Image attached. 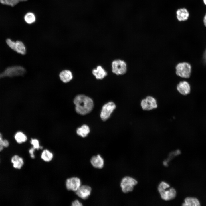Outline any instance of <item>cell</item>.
Masks as SVG:
<instances>
[{
    "instance_id": "6da1fadb",
    "label": "cell",
    "mask_w": 206,
    "mask_h": 206,
    "mask_svg": "<svg viewBox=\"0 0 206 206\" xmlns=\"http://www.w3.org/2000/svg\"><path fill=\"white\" fill-rule=\"evenodd\" d=\"M76 112L78 114L85 115L90 112L93 108V102L90 97L84 95L76 96L74 100Z\"/></svg>"
},
{
    "instance_id": "7a4b0ae2",
    "label": "cell",
    "mask_w": 206,
    "mask_h": 206,
    "mask_svg": "<svg viewBox=\"0 0 206 206\" xmlns=\"http://www.w3.org/2000/svg\"><path fill=\"white\" fill-rule=\"evenodd\" d=\"M158 189L161 198L165 200H173L176 196V192L175 189L173 187L170 188V185L163 181L160 183Z\"/></svg>"
},
{
    "instance_id": "3957f363",
    "label": "cell",
    "mask_w": 206,
    "mask_h": 206,
    "mask_svg": "<svg viewBox=\"0 0 206 206\" xmlns=\"http://www.w3.org/2000/svg\"><path fill=\"white\" fill-rule=\"evenodd\" d=\"M191 66L187 62H179L175 66V74L177 76L180 78H189L191 76Z\"/></svg>"
},
{
    "instance_id": "277c9868",
    "label": "cell",
    "mask_w": 206,
    "mask_h": 206,
    "mask_svg": "<svg viewBox=\"0 0 206 206\" xmlns=\"http://www.w3.org/2000/svg\"><path fill=\"white\" fill-rule=\"evenodd\" d=\"M25 72V69L21 66H16L9 67L0 74V78L6 76L12 77L22 76Z\"/></svg>"
},
{
    "instance_id": "5b68a950",
    "label": "cell",
    "mask_w": 206,
    "mask_h": 206,
    "mask_svg": "<svg viewBox=\"0 0 206 206\" xmlns=\"http://www.w3.org/2000/svg\"><path fill=\"white\" fill-rule=\"evenodd\" d=\"M137 183V181L134 178L129 176H126L121 180L120 186L122 192L127 193L132 191L134 186Z\"/></svg>"
},
{
    "instance_id": "8992f818",
    "label": "cell",
    "mask_w": 206,
    "mask_h": 206,
    "mask_svg": "<svg viewBox=\"0 0 206 206\" xmlns=\"http://www.w3.org/2000/svg\"><path fill=\"white\" fill-rule=\"evenodd\" d=\"M112 71L117 75H122L127 71L126 63L124 60L117 59L112 61Z\"/></svg>"
},
{
    "instance_id": "52a82bcc",
    "label": "cell",
    "mask_w": 206,
    "mask_h": 206,
    "mask_svg": "<svg viewBox=\"0 0 206 206\" xmlns=\"http://www.w3.org/2000/svg\"><path fill=\"white\" fill-rule=\"evenodd\" d=\"M141 106L143 110H150L157 108V105L155 98L151 96H148L142 100Z\"/></svg>"
},
{
    "instance_id": "ba28073f",
    "label": "cell",
    "mask_w": 206,
    "mask_h": 206,
    "mask_svg": "<svg viewBox=\"0 0 206 206\" xmlns=\"http://www.w3.org/2000/svg\"><path fill=\"white\" fill-rule=\"evenodd\" d=\"M116 107L115 104L112 102H110L105 104L102 107L100 114L101 119L103 121L106 120L110 117Z\"/></svg>"
},
{
    "instance_id": "9c48e42d",
    "label": "cell",
    "mask_w": 206,
    "mask_h": 206,
    "mask_svg": "<svg viewBox=\"0 0 206 206\" xmlns=\"http://www.w3.org/2000/svg\"><path fill=\"white\" fill-rule=\"evenodd\" d=\"M80 179L76 177L67 179L66 183L67 189L68 190L76 191L81 185Z\"/></svg>"
},
{
    "instance_id": "30bf717a",
    "label": "cell",
    "mask_w": 206,
    "mask_h": 206,
    "mask_svg": "<svg viewBox=\"0 0 206 206\" xmlns=\"http://www.w3.org/2000/svg\"><path fill=\"white\" fill-rule=\"evenodd\" d=\"M92 189L91 187L87 185H81L76 191V193L79 197L83 199L88 198L90 195Z\"/></svg>"
},
{
    "instance_id": "8fae6325",
    "label": "cell",
    "mask_w": 206,
    "mask_h": 206,
    "mask_svg": "<svg viewBox=\"0 0 206 206\" xmlns=\"http://www.w3.org/2000/svg\"><path fill=\"white\" fill-rule=\"evenodd\" d=\"M176 88L180 94L184 95L189 94L191 90L190 85L186 81H180L177 85Z\"/></svg>"
},
{
    "instance_id": "7c38bea8",
    "label": "cell",
    "mask_w": 206,
    "mask_h": 206,
    "mask_svg": "<svg viewBox=\"0 0 206 206\" xmlns=\"http://www.w3.org/2000/svg\"><path fill=\"white\" fill-rule=\"evenodd\" d=\"M176 14L177 18L179 21L187 20L189 15L188 10L185 8L178 9L176 12Z\"/></svg>"
},
{
    "instance_id": "4fadbf2b",
    "label": "cell",
    "mask_w": 206,
    "mask_h": 206,
    "mask_svg": "<svg viewBox=\"0 0 206 206\" xmlns=\"http://www.w3.org/2000/svg\"><path fill=\"white\" fill-rule=\"evenodd\" d=\"M90 163L94 167L101 169L103 167L104 162L103 158L98 154L94 156L91 158Z\"/></svg>"
},
{
    "instance_id": "5bb4252c",
    "label": "cell",
    "mask_w": 206,
    "mask_h": 206,
    "mask_svg": "<svg viewBox=\"0 0 206 206\" xmlns=\"http://www.w3.org/2000/svg\"><path fill=\"white\" fill-rule=\"evenodd\" d=\"M92 73L96 79L99 80L102 79L107 75L106 71L100 66H98L94 69Z\"/></svg>"
},
{
    "instance_id": "9a60e30c",
    "label": "cell",
    "mask_w": 206,
    "mask_h": 206,
    "mask_svg": "<svg viewBox=\"0 0 206 206\" xmlns=\"http://www.w3.org/2000/svg\"><path fill=\"white\" fill-rule=\"evenodd\" d=\"M59 77L61 80L64 83L68 82L70 81L73 77L71 72L68 70H64L60 73Z\"/></svg>"
},
{
    "instance_id": "2e32d148",
    "label": "cell",
    "mask_w": 206,
    "mask_h": 206,
    "mask_svg": "<svg viewBox=\"0 0 206 206\" xmlns=\"http://www.w3.org/2000/svg\"><path fill=\"white\" fill-rule=\"evenodd\" d=\"M11 161L14 167L20 169L24 164L23 159L17 155L14 156L11 158Z\"/></svg>"
},
{
    "instance_id": "e0dca14e",
    "label": "cell",
    "mask_w": 206,
    "mask_h": 206,
    "mask_svg": "<svg viewBox=\"0 0 206 206\" xmlns=\"http://www.w3.org/2000/svg\"><path fill=\"white\" fill-rule=\"evenodd\" d=\"M184 201L182 204L183 206H199L200 205L199 201L195 198L187 197L185 199Z\"/></svg>"
},
{
    "instance_id": "ac0fdd59",
    "label": "cell",
    "mask_w": 206,
    "mask_h": 206,
    "mask_svg": "<svg viewBox=\"0 0 206 206\" xmlns=\"http://www.w3.org/2000/svg\"><path fill=\"white\" fill-rule=\"evenodd\" d=\"M14 50L22 55L25 54L26 52V49L25 45L22 41H19L15 42Z\"/></svg>"
},
{
    "instance_id": "d6986e66",
    "label": "cell",
    "mask_w": 206,
    "mask_h": 206,
    "mask_svg": "<svg viewBox=\"0 0 206 206\" xmlns=\"http://www.w3.org/2000/svg\"><path fill=\"white\" fill-rule=\"evenodd\" d=\"M90 131L89 127L86 125H83L80 127L78 128L76 130L77 134L81 136L86 137Z\"/></svg>"
},
{
    "instance_id": "ffe728a7",
    "label": "cell",
    "mask_w": 206,
    "mask_h": 206,
    "mask_svg": "<svg viewBox=\"0 0 206 206\" xmlns=\"http://www.w3.org/2000/svg\"><path fill=\"white\" fill-rule=\"evenodd\" d=\"M15 138L16 142L19 144L25 142L27 139L26 135L21 132H18L15 134Z\"/></svg>"
},
{
    "instance_id": "44dd1931",
    "label": "cell",
    "mask_w": 206,
    "mask_h": 206,
    "mask_svg": "<svg viewBox=\"0 0 206 206\" xmlns=\"http://www.w3.org/2000/svg\"><path fill=\"white\" fill-rule=\"evenodd\" d=\"M53 156V154L47 149L43 150L41 155V159L46 162L50 161L52 159Z\"/></svg>"
},
{
    "instance_id": "7402d4cb",
    "label": "cell",
    "mask_w": 206,
    "mask_h": 206,
    "mask_svg": "<svg viewBox=\"0 0 206 206\" xmlns=\"http://www.w3.org/2000/svg\"><path fill=\"white\" fill-rule=\"evenodd\" d=\"M24 19L25 21L28 24H31L34 22L36 20V17L34 13L32 12L27 13L24 16Z\"/></svg>"
},
{
    "instance_id": "603a6c76",
    "label": "cell",
    "mask_w": 206,
    "mask_h": 206,
    "mask_svg": "<svg viewBox=\"0 0 206 206\" xmlns=\"http://www.w3.org/2000/svg\"><path fill=\"white\" fill-rule=\"evenodd\" d=\"M19 1V0H0L1 4L12 7L16 5Z\"/></svg>"
},
{
    "instance_id": "cb8c5ba5",
    "label": "cell",
    "mask_w": 206,
    "mask_h": 206,
    "mask_svg": "<svg viewBox=\"0 0 206 206\" xmlns=\"http://www.w3.org/2000/svg\"><path fill=\"white\" fill-rule=\"evenodd\" d=\"M30 143L33 146V148L35 149H39L42 148L39 145V140L36 139H32L30 141Z\"/></svg>"
},
{
    "instance_id": "d4e9b609",
    "label": "cell",
    "mask_w": 206,
    "mask_h": 206,
    "mask_svg": "<svg viewBox=\"0 0 206 206\" xmlns=\"http://www.w3.org/2000/svg\"><path fill=\"white\" fill-rule=\"evenodd\" d=\"M6 42L8 46L12 49L14 50L15 44V42L12 41L10 39H6Z\"/></svg>"
},
{
    "instance_id": "484cf974",
    "label": "cell",
    "mask_w": 206,
    "mask_h": 206,
    "mask_svg": "<svg viewBox=\"0 0 206 206\" xmlns=\"http://www.w3.org/2000/svg\"><path fill=\"white\" fill-rule=\"evenodd\" d=\"M82 205V203L77 200L74 201L72 203V206H81Z\"/></svg>"
},
{
    "instance_id": "4316f807",
    "label": "cell",
    "mask_w": 206,
    "mask_h": 206,
    "mask_svg": "<svg viewBox=\"0 0 206 206\" xmlns=\"http://www.w3.org/2000/svg\"><path fill=\"white\" fill-rule=\"evenodd\" d=\"M35 150V149L33 147L29 150V153L30 154V156L31 158H34L35 157V155L34 153Z\"/></svg>"
},
{
    "instance_id": "83f0119b",
    "label": "cell",
    "mask_w": 206,
    "mask_h": 206,
    "mask_svg": "<svg viewBox=\"0 0 206 206\" xmlns=\"http://www.w3.org/2000/svg\"><path fill=\"white\" fill-rule=\"evenodd\" d=\"M3 140L2 134L0 133V151L3 150L4 147L3 145Z\"/></svg>"
},
{
    "instance_id": "f1b7e54d",
    "label": "cell",
    "mask_w": 206,
    "mask_h": 206,
    "mask_svg": "<svg viewBox=\"0 0 206 206\" xmlns=\"http://www.w3.org/2000/svg\"><path fill=\"white\" fill-rule=\"evenodd\" d=\"M9 145V142L6 139L3 140V145L4 147H7Z\"/></svg>"
},
{
    "instance_id": "f546056e",
    "label": "cell",
    "mask_w": 206,
    "mask_h": 206,
    "mask_svg": "<svg viewBox=\"0 0 206 206\" xmlns=\"http://www.w3.org/2000/svg\"><path fill=\"white\" fill-rule=\"evenodd\" d=\"M203 58L204 62L206 63V49L204 53Z\"/></svg>"
},
{
    "instance_id": "4dcf8cb0",
    "label": "cell",
    "mask_w": 206,
    "mask_h": 206,
    "mask_svg": "<svg viewBox=\"0 0 206 206\" xmlns=\"http://www.w3.org/2000/svg\"><path fill=\"white\" fill-rule=\"evenodd\" d=\"M203 22L204 25L206 27V13L204 17Z\"/></svg>"
},
{
    "instance_id": "1f68e13d",
    "label": "cell",
    "mask_w": 206,
    "mask_h": 206,
    "mask_svg": "<svg viewBox=\"0 0 206 206\" xmlns=\"http://www.w3.org/2000/svg\"><path fill=\"white\" fill-rule=\"evenodd\" d=\"M204 4L206 5V0H203Z\"/></svg>"
},
{
    "instance_id": "d6a6232c",
    "label": "cell",
    "mask_w": 206,
    "mask_h": 206,
    "mask_svg": "<svg viewBox=\"0 0 206 206\" xmlns=\"http://www.w3.org/2000/svg\"><path fill=\"white\" fill-rule=\"evenodd\" d=\"M27 0H19L20 1H25Z\"/></svg>"
}]
</instances>
